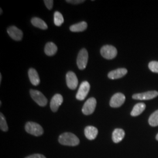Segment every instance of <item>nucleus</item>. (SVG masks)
I'll list each match as a JSON object with an SVG mask.
<instances>
[{"instance_id": "f257e3e1", "label": "nucleus", "mask_w": 158, "mask_h": 158, "mask_svg": "<svg viewBox=\"0 0 158 158\" xmlns=\"http://www.w3.org/2000/svg\"><path fill=\"white\" fill-rule=\"evenodd\" d=\"M59 142L63 145L74 147L79 145L80 140L77 136L73 134L70 132H64L59 136Z\"/></svg>"}, {"instance_id": "f03ea898", "label": "nucleus", "mask_w": 158, "mask_h": 158, "mask_svg": "<svg viewBox=\"0 0 158 158\" xmlns=\"http://www.w3.org/2000/svg\"><path fill=\"white\" fill-rule=\"evenodd\" d=\"M25 130L29 134L39 136L44 134V129L40 124L34 122H28L25 125Z\"/></svg>"}, {"instance_id": "7ed1b4c3", "label": "nucleus", "mask_w": 158, "mask_h": 158, "mask_svg": "<svg viewBox=\"0 0 158 158\" xmlns=\"http://www.w3.org/2000/svg\"><path fill=\"white\" fill-rule=\"evenodd\" d=\"M102 56L106 59H113L117 55V49L112 45L103 46L100 50Z\"/></svg>"}, {"instance_id": "20e7f679", "label": "nucleus", "mask_w": 158, "mask_h": 158, "mask_svg": "<svg viewBox=\"0 0 158 158\" xmlns=\"http://www.w3.org/2000/svg\"><path fill=\"white\" fill-rule=\"evenodd\" d=\"M89 59L88 52L85 49H82L79 52L77 58V64L80 70H84L86 68Z\"/></svg>"}, {"instance_id": "39448f33", "label": "nucleus", "mask_w": 158, "mask_h": 158, "mask_svg": "<svg viewBox=\"0 0 158 158\" xmlns=\"http://www.w3.org/2000/svg\"><path fill=\"white\" fill-rule=\"evenodd\" d=\"M90 89V85L89 83L87 81H85L81 83L79 87V90L76 94V98L80 100L83 101L84 100L85 97L87 96Z\"/></svg>"}, {"instance_id": "423d86ee", "label": "nucleus", "mask_w": 158, "mask_h": 158, "mask_svg": "<svg viewBox=\"0 0 158 158\" xmlns=\"http://www.w3.org/2000/svg\"><path fill=\"white\" fill-rule=\"evenodd\" d=\"M30 94L32 98L41 107H45L48 103V100L41 92L35 90H31Z\"/></svg>"}, {"instance_id": "0eeeda50", "label": "nucleus", "mask_w": 158, "mask_h": 158, "mask_svg": "<svg viewBox=\"0 0 158 158\" xmlns=\"http://www.w3.org/2000/svg\"><path fill=\"white\" fill-rule=\"evenodd\" d=\"M97 101L96 98L91 97L89 98L84 104L82 108V113L85 115H89L94 113L96 109Z\"/></svg>"}, {"instance_id": "6e6552de", "label": "nucleus", "mask_w": 158, "mask_h": 158, "mask_svg": "<svg viewBox=\"0 0 158 158\" xmlns=\"http://www.w3.org/2000/svg\"><path fill=\"white\" fill-rule=\"evenodd\" d=\"M125 101V96L121 93H117L111 97L110 105L111 107L118 108L121 107Z\"/></svg>"}, {"instance_id": "1a4fd4ad", "label": "nucleus", "mask_w": 158, "mask_h": 158, "mask_svg": "<svg viewBox=\"0 0 158 158\" xmlns=\"http://www.w3.org/2000/svg\"><path fill=\"white\" fill-rule=\"evenodd\" d=\"M158 96V92L156 91H149L142 93L135 94L132 96V98L139 100H151Z\"/></svg>"}, {"instance_id": "9d476101", "label": "nucleus", "mask_w": 158, "mask_h": 158, "mask_svg": "<svg viewBox=\"0 0 158 158\" xmlns=\"http://www.w3.org/2000/svg\"><path fill=\"white\" fill-rule=\"evenodd\" d=\"M66 83L68 87L71 90H75L78 85V79L73 72H69L66 74Z\"/></svg>"}, {"instance_id": "9b49d317", "label": "nucleus", "mask_w": 158, "mask_h": 158, "mask_svg": "<svg viewBox=\"0 0 158 158\" xmlns=\"http://www.w3.org/2000/svg\"><path fill=\"white\" fill-rule=\"evenodd\" d=\"M7 32L10 36L15 40L19 41L23 39L22 31L15 26H11L7 29Z\"/></svg>"}, {"instance_id": "f8f14e48", "label": "nucleus", "mask_w": 158, "mask_h": 158, "mask_svg": "<svg viewBox=\"0 0 158 158\" xmlns=\"http://www.w3.org/2000/svg\"><path fill=\"white\" fill-rule=\"evenodd\" d=\"M63 102V98L61 94H56L53 96L51 101V108L53 112H56Z\"/></svg>"}, {"instance_id": "ddd939ff", "label": "nucleus", "mask_w": 158, "mask_h": 158, "mask_svg": "<svg viewBox=\"0 0 158 158\" xmlns=\"http://www.w3.org/2000/svg\"><path fill=\"white\" fill-rule=\"evenodd\" d=\"M128 73V70L125 68H119L113 71H111L108 74L109 79L115 80L122 78Z\"/></svg>"}, {"instance_id": "4468645a", "label": "nucleus", "mask_w": 158, "mask_h": 158, "mask_svg": "<svg viewBox=\"0 0 158 158\" xmlns=\"http://www.w3.org/2000/svg\"><path fill=\"white\" fill-rule=\"evenodd\" d=\"M85 135L88 139L94 140L98 135V130L93 126H87L85 128Z\"/></svg>"}, {"instance_id": "2eb2a0df", "label": "nucleus", "mask_w": 158, "mask_h": 158, "mask_svg": "<svg viewBox=\"0 0 158 158\" xmlns=\"http://www.w3.org/2000/svg\"><path fill=\"white\" fill-rule=\"evenodd\" d=\"M29 78L30 81L34 85H38L40 83V78L37 71L33 68L29 69L28 71Z\"/></svg>"}, {"instance_id": "dca6fc26", "label": "nucleus", "mask_w": 158, "mask_h": 158, "mask_svg": "<svg viewBox=\"0 0 158 158\" xmlns=\"http://www.w3.org/2000/svg\"><path fill=\"white\" fill-rule=\"evenodd\" d=\"M125 131L123 129L117 128L114 130L112 134V139L115 143L121 141L125 136Z\"/></svg>"}, {"instance_id": "f3484780", "label": "nucleus", "mask_w": 158, "mask_h": 158, "mask_svg": "<svg viewBox=\"0 0 158 158\" xmlns=\"http://www.w3.org/2000/svg\"><path fill=\"white\" fill-rule=\"evenodd\" d=\"M146 108L145 104L143 102H139L134 106L131 112V115L132 117H136L143 112Z\"/></svg>"}, {"instance_id": "a211bd4d", "label": "nucleus", "mask_w": 158, "mask_h": 158, "mask_svg": "<svg viewBox=\"0 0 158 158\" xmlns=\"http://www.w3.org/2000/svg\"><path fill=\"white\" fill-rule=\"evenodd\" d=\"M87 28V23L85 21L77 23L70 26V30L73 32H83Z\"/></svg>"}, {"instance_id": "6ab92c4d", "label": "nucleus", "mask_w": 158, "mask_h": 158, "mask_svg": "<svg viewBox=\"0 0 158 158\" xmlns=\"http://www.w3.org/2000/svg\"><path fill=\"white\" fill-rule=\"evenodd\" d=\"M57 51L56 45L53 42H48L46 44L45 48V53L48 56H53Z\"/></svg>"}, {"instance_id": "aec40b11", "label": "nucleus", "mask_w": 158, "mask_h": 158, "mask_svg": "<svg viewBox=\"0 0 158 158\" xmlns=\"http://www.w3.org/2000/svg\"><path fill=\"white\" fill-rule=\"evenodd\" d=\"M31 23L34 27H35L36 28H38L41 29L43 30H45L48 29V25L44 21L40 18L34 17L32 19Z\"/></svg>"}, {"instance_id": "412c9836", "label": "nucleus", "mask_w": 158, "mask_h": 158, "mask_svg": "<svg viewBox=\"0 0 158 158\" xmlns=\"http://www.w3.org/2000/svg\"><path fill=\"white\" fill-rule=\"evenodd\" d=\"M64 23V18L62 14L59 11H56L54 14V23L57 27H60Z\"/></svg>"}, {"instance_id": "4be33fe9", "label": "nucleus", "mask_w": 158, "mask_h": 158, "mask_svg": "<svg viewBox=\"0 0 158 158\" xmlns=\"http://www.w3.org/2000/svg\"><path fill=\"white\" fill-rule=\"evenodd\" d=\"M149 124L152 127H156L158 125V110H156L151 115L148 120Z\"/></svg>"}, {"instance_id": "5701e85b", "label": "nucleus", "mask_w": 158, "mask_h": 158, "mask_svg": "<svg viewBox=\"0 0 158 158\" xmlns=\"http://www.w3.org/2000/svg\"><path fill=\"white\" fill-rule=\"evenodd\" d=\"M0 128L2 131L6 132L8 130V127L6 121V118L2 113L0 114Z\"/></svg>"}, {"instance_id": "b1692460", "label": "nucleus", "mask_w": 158, "mask_h": 158, "mask_svg": "<svg viewBox=\"0 0 158 158\" xmlns=\"http://www.w3.org/2000/svg\"><path fill=\"white\" fill-rule=\"evenodd\" d=\"M148 67L150 70L154 73H158V62L157 61H152L149 63Z\"/></svg>"}, {"instance_id": "393cba45", "label": "nucleus", "mask_w": 158, "mask_h": 158, "mask_svg": "<svg viewBox=\"0 0 158 158\" xmlns=\"http://www.w3.org/2000/svg\"><path fill=\"white\" fill-rule=\"evenodd\" d=\"M46 6L48 10H51L53 6V0H45L44 1Z\"/></svg>"}, {"instance_id": "a878e982", "label": "nucleus", "mask_w": 158, "mask_h": 158, "mask_svg": "<svg viewBox=\"0 0 158 158\" xmlns=\"http://www.w3.org/2000/svg\"><path fill=\"white\" fill-rule=\"evenodd\" d=\"M46 158L44 155H41L40 153H35V154H33L31 155H29L28 156H27L26 158Z\"/></svg>"}, {"instance_id": "bb28decb", "label": "nucleus", "mask_w": 158, "mask_h": 158, "mask_svg": "<svg viewBox=\"0 0 158 158\" xmlns=\"http://www.w3.org/2000/svg\"><path fill=\"white\" fill-rule=\"evenodd\" d=\"M66 2L68 3H71L73 4H79L85 2V0H67Z\"/></svg>"}, {"instance_id": "cd10ccee", "label": "nucleus", "mask_w": 158, "mask_h": 158, "mask_svg": "<svg viewBox=\"0 0 158 158\" xmlns=\"http://www.w3.org/2000/svg\"><path fill=\"white\" fill-rule=\"evenodd\" d=\"M1 81H2V75H1V74H0V83H1Z\"/></svg>"}, {"instance_id": "c85d7f7f", "label": "nucleus", "mask_w": 158, "mask_h": 158, "mask_svg": "<svg viewBox=\"0 0 158 158\" xmlns=\"http://www.w3.org/2000/svg\"><path fill=\"white\" fill-rule=\"evenodd\" d=\"M156 139L157 141H158V134L156 135Z\"/></svg>"}, {"instance_id": "c756f323", "label": "nucleus", "mask_w": 158, "mask_h": 158, "mask_svg": "<svg viewBox=\"0 0 158 158\" xmlns=\"http://www.w3.org/2000/svg\"><path fill=\"white\" fill-rule=\"evenodd\" d=\"M0 10H1V12H0V14L1 15V14H2V9H1V8L0 9Z\"/></svg>"}]
</instances>
